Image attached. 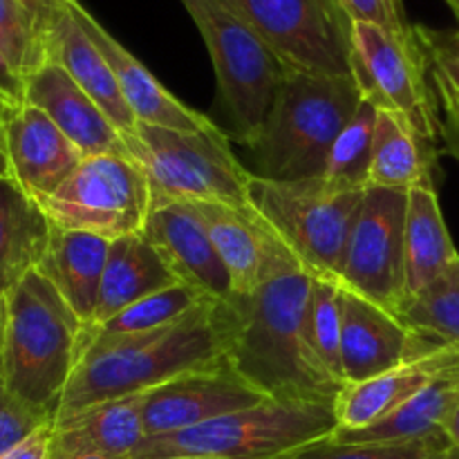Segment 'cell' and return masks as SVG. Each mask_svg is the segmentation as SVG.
<instances>
[{
	"label": "cell",
	"instance_id": "7",
	"mask_svg": "<svg viewBox=\"0 0 459 459\" xmlns=\"http://www.w3.org/2000/svg\"><path fill=\"white\" fill-rule=\"evenodd\" d=\"M182 4L209 49L231 137L251 151L290 67L222 0H182Z\"/></svg>",
	"mask_w": 459,
	"mask_h": 459
},
{
	"label": "cell",
	"instance_id": "5",
	"mask_svg": "<svg viewBox=\"0 0 459 459\" xmlns=\"http://www.w3.org/2000/svg\"><path fill=\"white\" fill-rule=\"evenodd\" d=\"M339 429L334 403L267 397L258 406L231 412L179 433L146 437L133 459L218 457L285 459L300 448L332 437Z\"/></svg>",
	"mask_w": 459,
	"mask_h": 459
},
{
	"label": "cell",
	"instance_id": "36",
	"mask_svg": "<svg viewBox=\"0 0 459 459\" xmlns=\"http://www.w3.org/2000/svg\"><path fill=\"white\" fill-rule=\"evenodd\" d=\"M350 22H370L394 34H412L415 25L408 21L403 0H336Z\"/></svg>",
	"mask_w": 459,
	"mask_h": 459
},
{
	"label": "cell",
	"instance_id": "15",
	"mask_svg": "<svg viewBox=\"0 0 459 459\" xmlns=\"http://www.w3.org/2000/svg\"><path fill=\"white\" fill-rule=\"evenodd\" d=\"M7 178L36 200L54 195L85 160L83 152L31 103L0 112Z\"/></svg>",
	"mask_w": 459,
	"mask_h": 459
},
{
	"label": "cell",
	"instance_id": "20",
	"mask_svg": "<svg viewBox=\"0 0 459 459\" xmlns=\"http://www.w3.org/2000/svg\"><path fill=\"white\" fill-rule=\"evenodd\" d=\"M143 439L146 430L142 421V394L112 399L54 417L52 459L133 457Z\"/></svg>",
	"mask_w": 459,
	"mask_h": 459
},
{
	"label": "cell",
	"instance_id": "6",
	"mask_svg": "<svg viewBox=\"0 0 459 459\" xmlns=\"http://www.w3.org/2000/svg\"><path fill=\"white\" fill-rule=\"evenodd\" d=\"M130 157L146 173L152 206L170 202H218L254 206L249 200L251 175L231 151V139L220 128L204 133L137 124L126 137Z\"/></svg>",
	"mask_w": 459,
	"mask_h": 459
},
{
	"label": "cell",
	"instance_id": "9",
	"mask_svg": "<svg viewBox=\"0 0 459 459\" xmlns=\"http://www.w3.org/2000/svg\"><path fill=\"white\" fill-rule=\"evenodd\" d=\"M39 202L54 227L110 242L142 233L152 209L151 184L130 155L85 157L54 195Z\"/></svg>",
	"mask_w": 459,
	"mask_h": 459
},
{
	"label": "cell",
	"instance_id": "12",
	"mask_svg": "<svg viewBox=\"0 0 459 459\" xmlns=\"http://www.w3.org/2000/svg\"><path fill=\"white\" fill-rule=\"evenodd\" d=\"M408 191L368 188L339 282L399 314L403 307V224Z\"/></svg>",
	"mask_w": 459,
	"mask_h": 459
},
{
	"label": "cell",
	"instance_id": "3",
	"mask_svg": "<svg viewBox=\"0 0 459 459\" xmlns=\"http://www.w3.org/2000/svg\"><path fill=\"white\" fill-rule=\"evenodd\" d=\"M83 323L56 287L27 273L0 305V381L12 393L56 415L76 368Z\"/></svg>",
	"mask_w": 459,
	"mask_h": 459
},
{
	"label": "cell",
	"instance_id": "8",
	"mask_svg": "<svg viewBox=\"0 0 459 459\" xmlns=\"http://www.w3.org/2000/svg\"><path fill=\"white\" fill-rule=\"evenodd\" d=\"M363 195L366 191L332 188L323 178L276 182L251 175L249 179L254 209L314 278H341Z\"/></svg>",
	"mask_w": 459,
	"mask_h": 459
},
{
	"label": "cell",
	"instance_id": "38",
	"mask_svg": "<svg viewBox=\"0 0 459 459\" xmlns=\"http://www.w3.org/2000/svg\"><path fill=\"white\" fill-rule=\"evenodd\" d=\"M430 79H433L435 94H437L439 108H442L439 134L446 143L448 155H453L459 161V88L433 67H430Z\"/></svg>",
	"mask_w": 459,
	"mask_h": 459
},
{
	"label": "cell",
	"instance_id": "33",
	"mask_svg": "<svg viewBox=\"0 0 459 459\" xmlns=\"http://www.w3.org/2000/svg\"><path fill=\"white\" fill-rule=\"evenodd\" d=\"M448 446L453 444L446 433L415 442L379 444H341L327 437L291 453L285 459H439Z\"/></svg>",
	"mask_w": 459,
	"mask_h": 459
},
{
	"label": "cell",
	"instance_id": "22",
	"mask_svg": "<svg viewBox=\"0 0 459 459\" xmlns=\"http://www.w3.org/2000/svg\"><path fill=\"white\" fill-rule=\"evenodd\" d=\"M459 260L439 206L437 188L408 191L403 224V305L437 281Z\"/></svg>",
	"mask_w": 459,
	"mask_h": 459
},
{
	"label": "cell",
	"instance_id": "11",
	"mask_svg": "<svg viewBox=\"0 0 459 459\" xmlns=\"http://www.w3.org/2000/svg\"><path fill=\"white\" fill-rule=\"evenodd\" d=\"M290 70L352 76V22L336 0H222Z\"/></svg>",
	"mask_w": 459,
	"mask_h": 459
},
{
	"label": "cell",
	"instance_id": "1",
	"mask_svg": "<svg viewBox=\"0 0 459 459\" xmlns=\"http://www.w3.org/2000/svg\"><path fill=\"white\" fill-rule=\"evenodd\" d=\"M312 276L300 264L269 278L251 296L229 300V363L264 397L334 403L343 385L318 357L309 318Z\"/></svg>",
	"mask_w": 459,
	"mask_h": 459
},
{
	"label": "cell",
	"instance_id": "31",
	"mask_svg": "<svg viewBox=\"0 0 459 459\" xmlns=\"http://www.w3.org/2000/svg\"><path fill=\"white\" fill-rule=\"evenodd\" d=\"M377 110L372 103L361 101L357 115L350 119L334 142L323 179L339 191H368L370 188L372 143H375Z\"/></svg>",
	"mask_w": 459,
	"mask_h": 459
},
{
	"label": "cell",
	"instance_id": "47",
	"mask_svg": "<svg viewBox=\"0 0 459 459\" xmlns=\"http://www.w3.org/2000/svg\"><path fill=\"white\" fill-rule=\"evenodd\" d=\"M446 3L451 4L453 13H455V16H457V21H459V0H446Z\"/></svg>",
	"mask_w": 459,
	"mask_h": 459
},
{
	"label": "cell",
	"instance_id": "19",
	"mask_svg": "<svg viewBox=\"0 0 459 459\" xmlns=\"http://www.w3.org/2000/svg\"><path fill=\"white\" fill-rule=\"evenodd\" d=\"M25 101L43 110L85 157L130 155L124 133L56 61L27 76Z\"/></svg>",
	"mask_w": 459,
	"mask_h": 459
},
{
	"label": "cell",
	"instance_id": "14",
	"mask_svg": "<svg viewBox=\"0 0 459 459\" xmlns=\"http://www.w3.org/2000/svg\"><path fill=\"white\" fill-rule=\"evenodd\" d=\"M193 206L231 278L236 299L251 296L269 278L300 264L254 206L240 209L218 202H195Z\"/></svg>",
	"mask_w": 459,
	"mask_h": 459
},
{
	"label": "cell",
	"instance_id": "44",
	"mask_svg": "<svg viewBox=\"0 0 459 459\" xmlns=\"http://www.w3.org/2000/svg\"><path fill=\"white\" fill-rule=\"evenodd\" d=\"M0 178H7V161H4V151H3V134H0Z\"/></svg>",
	"mask_w": 459,
	"mask_h": 459
},
{
	"label": "cell",
	"instance_id": "37",
	"mask_svg": "<svg viewBox=\"0 0 459 459\" xmlns=\"http://www.w3.org/2000/svg\"><path fill=\"white\" fill-rule=\"evenodd\" d=\"M415 34L429 56L430 67L459 88V27L457 30H433L426 25H415Z\"/></svg>",
	"mask_w": 459,
	"mask_h": 459
},
{
	"label": "cell",
	"instance_id": "35",
	"mask_svg": "<svg viewBox=\"0 0 459 459\" xmlns=\"http://www.w3.org/2000/svg\"><path fill=\"white\" fill-rule=\"evenodd\" d=\"M54 424V412L18 397L0 381V455Z\"/></svg>",
	"mask_w": 459,
	"mask_h": 459
},
{
	"label": "cell",
	"instance_id": "10",
	"mask_svg": "<svg viewBox=\"0 0 459 459\" xmlns=\"http://www.w3.org/2000/svg\"><path fill=\"white\" fill-rule=\"evenodd\" d=\"M430 63L412 34H394L370 22H352V79L363 101L406 117L421 137L439 134V101L429 85Z\"/></svg>",
	"mask_w": 459,
	"mask_h": 459
},
{
	"label": "cell",
	"instance_id": "13",
	"mask_svg": "<svg viewBox=\"0 0 459 459\" xmlns=\"http://www.w3.org/2000/svg\"><path fill=\"white\" fill-rule=\"evenodd\" d=\"M264 394L227 361L186 372L142 394L146 437L179 433L264 402Z\"/></svg>",
	"mask_w": 459,
	"mask_h": 459
},
{
	"label": "cell",
	"instance_id": "28",
	"mask_svg": "<svg viewBox=\"0 0 459 459\" xmlns=\"http://www.w3.org/2000/svg\"><path fill=\"white\" fill-rule=\"evenodd\" d=\"M457 403L459 377L446 372L377 424L357 430L336 429L332 439L341 444H379L415 442V439L433 437V435H442L446 430Z\"/></svg>",
	"mask_w": 459,
	"mask_h": 459
},
{
	"label": "cell",
	"instance_id": "27",
	"mask_svg": "<svg viewBox=\"0 0 459 459\" xmlns=\"http://www.w3.org/2000/svg\"><path fill=\"white\" fill-rule=\"evenodd\" d=\"M435 142L421 137L399 112L379 110L372 143L370 188L411 191L417 186H435Z\"/></svg>",
	"mask_w": 459,
	"mask_h": 459
},
{
	"label": "cell",
	"instance_id": "46",
	"mask_svg": "<svg viewBox=\"0 0 459 459\" xmlns=\"http://www.w3.org/2000/svg\"><path fill=\"white\" fill-rule=\"evenodd\" d=\"M70 459H133L130 455L124 457H110V455H81V457H70Z\"/></svg>",
	"mask_w": 459,
	"mask_h": 459
},
{
	"label": "cell",
	"instance_id": "21",
	"mask_svg": "<svg viewBox=\"0 0 459 459\" xmlns=\"http://www.w3.org/2000/svg\"><path fill=\"white\" fill-rule=\"evenodd\" d=\"M442 375H446V368H444V357L439 350V352L402 363L388 372H381L372 379L343 385L334 399L339 429L357 430L377 424L399 406L411 402L415 394H420L426 385L433 384Z\"/></svg>",
	"mask_w": 459,
	"mask_h": 459
},
{
	"label": "cell",
	"instance_id": "25",
	"mask_svg": "<svg viewBox=\"0 0 459 459\" xmlns=\"http://www.w3.org/2000/svg\"><path fill=\"white\" fill-rule=\"evenodd\" d=\"M49 61H56L74 79V83L97 101V106L110 117L112 124L124 133V137L134 134L137 119L130 112L126 99L121 97L110 63L76 21L72 3L49 40Z\"/></svg>",
	"mask_w": 459,
	"mask_h": 459
},
{
	"label": "cell",
	"instance_id": "41",
	"mask_svg": "<svg viewBox=\"0 0 459 459\" xmlns=\"http://www.w3.org/2000/svg\"><path fill=\"white\" fill-rule=\"evenodd\" d=\"M0 459H52V424L36 430L31 437L0 455Z\"/></svg>",
	"mask_w": 459,
	"mask_h": 459
},
{
	"label": "cell",
	"instance_id": "32",
	"mask_svg": "<svg viewBox=\"0 0 459 459\" xmlns=\"http://www.w3.org/2000/svg\"><path fill=\"white\" fill-rule=\"evenodd\" d=\"M309 318L312 336L318 357L327 366L336 381H343V361H341V330H343V305H341V282L334 278H314L309 296Z\"/></svg>",
	"mask_w": 459,
	"mask_h": 459
},
{
	"label": "cell",
	"instance_id": "4",
	"mask_svg": "<svg viewBox=\"0 0 459 459\" xmlns=\"http://www.w3.org/2000/svg\"><path fill=\"white\" fill-rule=\"evenodd\" d=\"M352 76L287 70L258 143V178L291 182L323 178L334 142L361 106Z\"/></svg>",
	"mask_w": 459,
	"mask_h": 459
},
{
	"label": "cell",
	"instance_id": "24",
	"mask_svg": "<svg viewBox=\"0 0 459 459\" xmlns=\"http://www.w3.org/2000/svg\"><path fill=\"white\" fill-rule=\"evenodd\" d=\"M110 240L92 233L54 227L39 272L56 287L72 312L88 325L94 316Z\"/></svg>",
	"mask_w": 459,
	"mask_h": 459
},
{
	"label": "cell",
	"instance_id": "29",
	"mask_svg": "<svg viewBox=\"0 0 459 459\" xmlns=\"http://www.w3.org/2000/svg\"><path fill=\"white\" fill-rule=\"evenodd\" d=\"M202 303H206V299H202L191 287L175 285L128 305L119 314L101 323V325H83L79 341V354H76V366L83 359L94 357V354L103 352V350L112 348V345L166 330V327L175 325L184 316H188Z\"/></svg>",
	"mask_w": 459,
	"mask_h": 459
},
{
	"label": "cell",
	"instance_id": "45",
	"mask_svg": "<svg viewBox=\"0 0 459 459\" xmlns=\"http://www.w3.org/2000/svg\"><path fill=\"white\" fill-rule=\"evenodd\" d=\"M439 459H459V446H448Z\"/></svg>",
	"mask_w": 459,
	"mask_h": 459
},
{
	"label": "cell",
	"instance_id": "42",
	"mask_svg": "<svg viewBox=\"0 0 459 459\" xmlns=\"http://www.w3.org/2000/svg\"><path fill=\"white\" fill-rule=\"evenodd\" d=\"M442 357L448 375L459 377V350H442Z\"/></svg>",
	"mask_w": 459,
	"mask_h": 459
},
{
	"label": "cell",
	"instance_id": "48",
	"mask_svg": "<svg viewBox=\"0 0 459 459\" xmlns=\"http://www.w3.org/2000/svg\"><path fill=\"white\" fill-rule=\"evenodd\" d=\"M161 459H218V457H193V455H182V457H161Z\"/></svg>",
	"mask_w": 459,
	"mask_h": 459
},
{
	"label": "cell",
	"instance_id": "18",
	"mask_svg": "<svg viewBox=\"0 0 459 459\" xmlns=\"http://www.w3.org/2000/svg\"><path fill=\"white\" fill-rule=\"evenodd\" d=\"M72 12L85 30V34L97 43L106 61L110 63L121 97L126 99L137 124L186 130V133H204V130L218 128L209 117L184 106L175 94H170L148 72V67L139 58H134L79 0H72Z\"/></svg>",
	"mask_w": 459,
	"mask_h": 459
},
{
	"label": "cell",
	"instance_id": "17",
	"mask_svg": "<svg viewBox=\"0 0 459 459\" xmlns=\"http://www.w3.org/2000/svg\"><path fill=\"white\" fill-rule=\"evenodd\" d=\"M343 330L341 361L343 381L359 384L402 363L421 359L420 345L406 323L393 309L341 285Z\"/></svg>",
	"mask_w": 459,
	"mask_h": 459
},
{
	"label": "cell",
	"instance_id": "23",
	"mask_svg": "<svg viewBox=\"0 0 459 459\" xmlns=\"http://www.w3.org/2000/svg\"><path fill=\"white\" fill-rule=\"evenodd\" d=\"M175 285L182 282L143 233L119 238L110 242L97 309L88 325H101L128 305Z\"/></svg>",
	"mask_w": 459,
	"mask_h": 459
},
{
	"label": "cell",
	"instance_id": "40",
	"mask_svg": "<svg viewBox=\"0 0 459 459\" xmlns=\"http://www.w3.org/2000/svg\"><path fill=\"white\" fill-rule=\"evenodd\" d=\"M25 103V79L9 65L0 52V112H7Z\"/></svg>",
	"mask_w": 459,
	"mask_h": 459
},
{
	"label": "cell",
	"instance_id": "39",
	"mask_svg": "<svg viewBox=\"0 0 459 459\" xmlns=\"http://www.w3.org/2000/svg\"><path fill=\"white\" fill-rule=\"evenodd\" d=\"M27 13H30L31 22H34L36 31H39L40 40H43L45 49L49 56V40H52L54 30H56L58 21L67 13L72 0H18Z\"/></svg>",
	"mask_w": 459,
	"mask_h": 459
},
{
	"label": "cell",
	"instance_id": "30",
	"mask_svg": "<svg viewBox=\"0 0 459 459\" xmlns=\"http://www.w3.org/2000/svg\"><path fill=\"white\" fill-rule=\"evenodd\" d=\"M399 318L417 339L420 354L459 350V260L448 272L399 309Z\"/></svg>",
	"mask_w": 459,
	"mask_h": 459
},
{
	"label": "cell",
	"instance_id": "2",
	"mask_svg": "<svg viewBox=\"0 0 459 459\" xmlns=\"http://www.w3.org/2000/svg\"><path fill=\"white\" fill-rule=\"evenodd\" d=\"M231 327L229 303L206 300L166 330L83 359L72 372L54 417L143 394L179 375L227 361Z\"/></svg>",
	"mask_w": 459,
	"mask_h": 459
},
{
	"label": "cell",
	"instance_id": "34",
	"mask_svg": "<svg viewBox=\"0 0 459 459\" xmlns=\"http://www.w3.org/2000/svg\"><path fill=\"white\" fill-rule=\"evenodd\" d=\"M0 52L22 79L49 61L30 13L18 0H0Z\"/></svg>",
	"mask_w": 459,
	"mask_h": 459
},
{
	"label": "cell",
	"instance_id": "43",
	"mask_svg": "<svg viewBox=\"0 0 459 459\" xmlns=\"http://www.w3.org/2000/svg\"><path fill=\"white\" fill-rule=\"evenodd\" d=\"M444 433H446V437L451 439L453 446H459V403H457L455 412H453V417L448 420L446 430H444Z\"/></svg>",
	"mask_w": 459,
	"mask_h": 459
},
{
	"label": "cell",
	"instance_id": "16",
	"mask_svg": "<svg viewBox=\"0 0 459 459\" xmlns=\"http://www.w3.org/2000/svg\"><path fill=\"white\" fill-rule=\"evenodd\" d=\"M142 233L160 251L182 285L213 303H229L236 299L231 278L195 206L188 202L152 206Z\"/></svg>",
	"mask_w": 459,
	"mask_h": 459
},
{
	"label": "cell",
	"instance_id": "26",
	"mask_svg": "<svg viewBox=\"0 0 459 459\" xmlns=\"http://www.w3.org/2000/svg\"><path fill=\"white\" fill-rule=\"evenodd\" d=\"M52 222L40 202L12 178H0V303L9 290L39 269Z\"/></svg>",
	"mask_w": 459,
	"mask_h": 459
},
{
	"label": "cell",
	"instance_id": "49",
	"mask_svg": "<svg viewBox=\"0 0 459 459\" xmlns=\"http://www.w3.org/2000/svg\"><path fill=\"white\" fill-rule=\"evenodd\" d=\"M0 305H3V303H0Z\"/></svg>",
	"mask_w": 459,
	"mask_h": 459
}]
</instances>
